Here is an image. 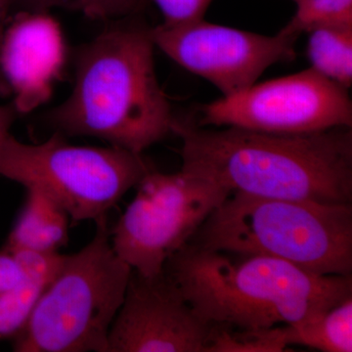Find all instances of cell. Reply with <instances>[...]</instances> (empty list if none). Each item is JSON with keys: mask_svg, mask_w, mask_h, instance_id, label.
<instances>
[{"mask_svg": "<svg viewBox=\"0 0 352 352\" xmlns=\"http://www.w3.org/2000/svg\"><path fill=\"white\" fill-rule=\"evenodd\" d=\"M182 170L230 193L351 204L352 129L272 133L176 120Z\"/></svg>", "mask_w": 352, "mask_h": 352, "instance_id": "6da1fadb", "label": "cell"}, {"mask_svg": "<svg viewBox=\"0 0 352 352\" xmlns=\"http://www.w3.org/2000/svg\"><path fill=\"white\" fill-rule=\"evenodd\" d=\"M135 16L116 21L76 50L72 94L47 115L55 132L136 154L173 133L177 119L157 80L152 28Z\"/></svg>", "mask_w": 352, "mask_h": 352, "instance_id": "7a4b0ae2", "label": "cell"}, {"mask_svg": "<svg viewBox=\"0 0 352 352\" xmlns=\"http://www.w3.org/2000/svg\"><path fill=\"white\" fill-rule=\"evenodd\" d=\"M164 273L212 325L256 330L318 316L352 296V278L320 275L281 259L187 243Z\"/></svg>", "mask_w": 352, "mask_h": 352, "instance_id": "3957f363", "label": "cell"}, {"mask_svg": "<svg viewBox=\"0 0 352 352\" xmlns=\"http://www.w3.org/2000/svg\"><path fill=\"white\" fill-rule=\"evenodd\" d=\"M190 242L281 259L316 274L351 276L352 206L234 192Z\"/></svg>", "mask_w": 352, "mask_h": 352, "instance_id": "277c9868", "label": "cell"}, {"mask_svg": "<svg viewBox=\"0 0 352 352\" xmlns=\"http://www.w3.org/2000/svg\"><path fill=\"white\" fill-rule=\"evenodd\" d=\"M132 270L113 251L106 219L85 247L65 256L24 329L17 352H108V338Z\"/></svg>", "mask_w": 352, "mask_h": 352, "instance_id": "5b68a950", "label": "cell"}, {"mask_svg": "<svg viewBox=\"0 0 352 352\" xmlns=\"http://www.w3.org/2000/svg\"><path fill=\"white\" fill-rule=\"evenodd\" d=\"M152 170L142 154L116 146L71 145L59 132L39 144L9 134L0 149V175L43 192L74 221L106 219Z\"/></svg>", "mask_w": 352, "mask_h": 352, "instance_id": "8992f818", "label": "cell"}, {"mask_svg": "<svg viewBox=\"0 0 352 352\" xmlns=\"http://www.w3.org/2000/svg\"><path fill=\"white\" fill-rule=\"evenodd\" d=\"M136 194L110 230L113 251L134 272L154 277L194 237L229 190L180 170L153 168L136 185Z\"/></svg>", "mask_w": 352, "mask_h": 352, "instance_id": "52a82bcc", "label": "cell"}, {"mask_svg": "<svg viewBox=\"0 0 352 352\" xmlns=\"http://www.w3.org/2000/svg\"><path fill=\"white\" fill-rule=\"evenodd\" d=\"M198 126L272 133H310L352 126L349 89L312 68L254 83L201 106Z\"/></svg>", "mask_w": 352, "mask_h": 352, "instance_id": "ba28073f", "label": "cell"}, {"mask_svg": "<svg viewBox=\"0 0 352 352\" xmlns=\"http://www.w3.org/2000/svg\"><path fill=\"white\" fill-rule=\"evenodd\" d=\"M155 46L228 97L258 82L264 72L296 56L298 38L280 30L264 36L205 20L152 28Z\"/></svg>", "mask_w": 352, "mask_h": 352, "instance_id": "9c48e42d", "label": "cell"}, {"mask_svg": "<svg viewBox=\"0 0 352 352\" xmlns=\"http://www.w3.org/2000/svg\"><path fill=\"white\" fill-rule=\"evenodd\" d=\"M215 328L164 272L145 277L132 270L108 352H208Z\"/></svg>", "mask_w": 352, "mask_h": 352, "instance_id": "30bf717a", "label": "cell"}, {"mask_svg": "<svg viewBox=\"0 0 352 352\" xmlns=\"http://www.w3.org/2000/svg\"><path fill=\"white\" fill-rule=\"evenodd\" d=\"M66 59L63 32L50 12L13 14L0 50V68L19 115L50 100Z\"/></svg>", "mask_w": 352, "mask_h": 352, "instance_id": "8fae6325", "label": "cell"}, {"mask_svg": "<svg viewBox=\"0 0 352 352\" xmlns=\"http://www.w3.org/2000/svg\"><path fill=\"white\" fill-rule=\"evenodd\" d=\"M24 207L9 234L6 251L54 252L69 239V215L38 189L27 188Z\"/></svg>", "mask_w": 352, "mask_h": 352, "instance_id": "7c38bea8", "label": "cell"}, {"mask_svg": "<svg viewBox=\"0 0 352 352\" xmlns=\"http://www.w3.org/2000/svg\"><path fill=\"white\" fill-rule=\"evenodd\" d=\"M288 346L323 352L352 351V296L318 316L285 325Z\"/></svg>", "mask_w": 352, "mask_h": 352, "instance_id": "4fadbf2b", "label": "cell"}, {"mask_svg": "<svg viewBox=\"0 0 352 352\" xmlns=\"http://www.w3.org/2000/svg\"><path fill=\"white\" fill-rule=\"evenodd\" d=\"M307 34L310 68L347 89L351 88L352 25H325Z\"/></svg>", "mask_w": 352, "mask_h": 352, "instance_id": "5bb4252c", "label": "cell"}, {"mask_svg": "<svg viewBox=\"0 0 352 352\" xmlns=\"http://www.w3.org/2000/svg\"><path fill=\"white\" fill-rule=\"evenodd\" d=\"M296 10L281 31L300 38L325 25H352V0H294Z\"/></svg>", "mask_w": 352, "mask_h": 352, "instance_id": "9a60e30c", "label": "cell"}, {"mask_svg": "<svg viewBox=\"0 0 352 352\" xmlns=\"http://www.w3.org/2000/svg\"><path fill=\"white\" fill-rule=\"evenodd\" d=\"M46 286L24 277L12 288L0 293V340H13L19 335Z\"/></svg>", "mask_w": 352, "mask_h": 352, "instance_id": "2e32d148", "label": "cell"}, {"mask_svg": "<svg viewBox=\"0 0 352 352\" xmlns=\"http://www.w3.org/2000/svg\"><path fill=\"white\" fill-rule=\"evenodd\" d=\"M144 0H15L21 10L50 12L63 8L82 13L92 20L117 21L138 15Z\"/></svg>", "mask_w": 352, "mask_h": 352, "instance_id": "e0dca14e", "label": "cell"}, {"mask_svg": "<svg viewBox=\"0 0 352 352\" xmlns=\"http://www.w3.org/2000/svg\"><path fill=\"white\" fill-rule=\"evenodd\" d=\"M287 346L284 325L256 330L217 326L208 352H281Z\"/></svg>", "mask_w": 352, "mask_h": 352, "instance_id": "ac0fdd59", "label": "cell"}, {"mask_svg": "<svg viewBox=\"0 0 352 352\" xmlns=\"http://www.w3.org/2000/svg\"><path fill=\"white\" fill-rule=\"evenodd\" d=\"M10 252L19 264L23 276L48 285L56 276L66 254L59 252H45L17 250Z\"/></svg>", "mask_w": 352, "mask_h": 352, "instance_id": "d6986e66", "label": "cell"}, {"mask_svg": "<svg viewBox=\"0 0 352 352\" xmlns=\"http://www.w3.org/2000/svg\"><path fill=\"white\" fill-rule=\"evenodd\" d=\"M164 18L163 25L186 24L204 19L212 0H152Z\"/></svg>", "mask_w": 352, "mask_h": 352, "instance_id": "ffe728a7", "label": "cell"}, {"mask_svg": "<svg viewBox=\"0 0 352 352\" xmlns=\"http://www.w3.org/2000/svg\"><path fill=\"white\" fill-rule=\"evenodd\" d=\"M23 278L22 270L12 254L2 250L0 252V293L12 288L22 281Z\"/></svg>", "mask_w": 352, "mask_h": 352, "instance_id": "44dd1931", "label": "cell"}, {"mask_svg": "<svg viewBox=\"0 0 352 352\" xmlns=\"http://www.w3.org/2000/svg\"><path fill=\"white\" fill-rule=\"evenodd\" d=\"M15 7V0H0V50H1L7 25L12 18L14 14L12 10ZM8 96H11V90L0 68V97Z\"/></svg>", "mask_w": 352, "mask_h": 352, "instance_id": "7402d4cb", "label": "cell"}, {"mask_svg": "<svg viewBox=\"0 0 352 352\" xmlns=\"http://www.w3.org/2000/svg\"><path fill=\"white\" fill-rule=\"evenodd\" d=\"M19 113L12 102L6 105H0V149L10 133L11 127L17 120Z\"/></svg>", "mask_w": 352, "mask_h": 352, "instance_id": "603a6c76", "label": "cell"}, {"mask_svg": "<svg viewBox=\"0 0 352 352\" xmlns=\"http://www.w3.org/2000/svg\"><path fill=\"white\" fill-rule=\"evenodd\" d=\"M292 1H294V0H292Z\"/></svg>", "mask_w": 352, "mask_h": 352, "instance_id": "cb8c5ba5", "label": "cell"}]
</instances>
